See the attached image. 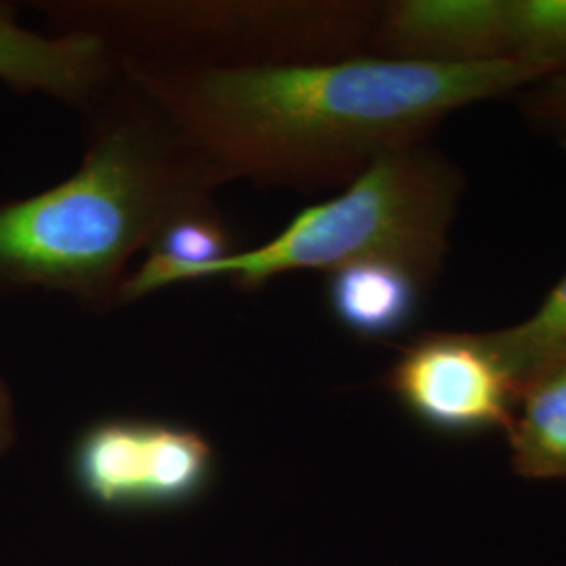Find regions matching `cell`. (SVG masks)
<instances>
[{
  "instance_id": "obj_1",
  "label": "cell",
  "mask_w": 566,
  "mask_h": 566,
  "mask_svg": "<svg viewBox=\"0 0 566 566\" xmlns=\"http://www.w3.org/2000/svg\"><path fill=\"white\" fill-rule=\"evenodd\" d=\"M221 185L346 187L472 103L546 76L523 61L465 65L353 55L254 70L118 61Z\"/></svg>"
},
{
  "instance_id": "obj_2",
  "label": "cell",
  "mask_w": 566,
  "mask_h": 566,
  "mask_svg": "<svg viewBox=\"0 0 566 566\" xmlns=\"http://www.w3.org/2000/svg\"><path fill=\"white\" fill-rule=\"evenodd\" d=\"M82 116L78 170L0 202V290L57 292L112 311L130 261L175 221L217 208L223 185L122 70Z\"/></svg>"
},
{
  "instance_id": "obj_3",
  "label": "cell",
  "mask_w": 566,
  "mask_h": 566,
  "mask_svg": "<svg viewBox=\"0 0 566 566\" xmlns=\"http://www.w3.org/2000/svg\"><path fill=\"white\" fill-rule=\"evenodd\" d=\"M380 2L44 0L51 34L95 36L118 61L254 70L364 55Z\"/></svg>"
},
{
  "instance_id": "obj_4",
  "label": "cell",
  "mask_w": 566,
  "mask_h": 566,
  "mask_svg": "<svg viewBox=\"0 0 566 566\" xmlns=\"http://www.w3.org/2000/svg\"><path fill=\"white\" fill-rule=\"evenodd\" d=\"M464 177L428 143L378 156L343 193L298 212L256 248L187 271L179 283L224 280L259 292L292 271H334L380 259L411 269L430 287L439 277Z\"/></svg>"
},
{
  "instance_id": "obj_5",
  "label": "cell",
  "mask_w": 566,
  "mask_h": 566,
  "mask_svg": "<svg viewBox=\"0 0 566 566\" xmlns=\"http://www.w3.org/2000/svg\"><path fill=\"white\" fill-rule=\"evenodd\" d=\"M67 476L86 504L114 516L181 512L217 485L219 453L193 426L105 416L74 437Z\"/></svg>"
},
{
  "instance_id": "obj_6",
  "label": "cell",
  "mask_w": 566,
  "mask_h": 566,
  "mask_svg": "<svg viewBox=\"0 0 566 566\" xmlns=\"http://www.w3.org/2000/svg\"><path fill=\"white\" fill-rule=\"evenodd\" d=\"M385 388L418 424L470 437L507 430L521 390L486 332H430L403 346Z\"/></svg>"
},
{
  "instance_id": "obj_7",
  "label": "cell",
  "mask_w": 566,
  "mask_h": 566,
  "mask_svg": "<svg viewBox=\"0 0 566 566\" xmlns=\"http://www.w3.org/2000/svg\"><path fill=\"white\" fill-rule=\"evenodd\" d=\"M365 53L441 65L507 60L506 0L380 2Z\"/></svg>"
},
{
  "instance_id": "obj_8",
  "label": "cell",
  "mask_w": 566,
  "mask_h": 566,
  "mask_svg": "<svg viewBox=\"0 0 566 566\" xmlns=\"http://www.w3.org/2000/svg\"><path fill=\"white\" fill-rule=\"evenodd\" d=\"M120 76L116 55L95 36L41 34L0 2V82L18 95H44L86 114Z\"/></svg>"
},
{
  "instance_id": "obj_9",
  "label": "cell",
  "mask_w": 566,
  "mask_h": 566,
  "mask_svg": "<svg viewBox=\"0 0 566 566\" xmlns=\"http://www.w3.org/2000/svg\"><path fill=\"white\" fill-rule=\"evenodd\" d=\"M428 285L403 264L369 259L327 273L334 319L361 340H386L416 322Z\"/></svg>"
},
{
  "instance_id": "obj_10",
  "label": "cell",
  "mask_w": 566,
  "mask_h": 566,
  "mask_svg": "<svg viewBox=\"0 0 566 566\" xmlns=\"http://www.w3.org/2000/svg\"><path fill=\"white\" fill-rule=\"evenodd\" d=\"M514 470L533 481H566V367L526 386L507 426Z\"/></svg>"
},
{
  "instance_id": "obj_11",
  "label": "cell",
  "mask_w": 566,
  "mask_h": 566,
  "mask_svg": "<svg viewBox=\"0 0 566 566\" xmlns=\"http://www.w3.org/2000/svg\"><path fill=\"white\" fill-rule=\"evenodd\" d=\"M506 361L521 395L542 374L566 367V275L521 324L486 332Z\"/></svg>"
},
{
  "instance_id": "obj_12",
  "label": "cell",
  "mask_w": 566,
  "mask_h": 566,
  "mask_svg": "<svg viewBox=\"0 0 566 566\" xmlns=\"http://www.w3.org/2000/svg\"><path fill=\"white\" fill-rule=\"evenodd\" d=\"M506 51L544 76L566 70V0H506Z\"/></svg>"
},
{
  "instance_id": "obj_13",
  "label": "cell",
  "mask_w": 566,
  "mask_h": 566,
  "mask_svg": "<svg viewBox=\"0 0 566 566\" xmlns=\"http://www.w3.org/2000/svg\"><path fill=\"white\" fill-rule=\"evenodd\" d=\"M535 84L525 103L528 118L549 130L566 133V70Z\"/></svg>"
},
{
  "instance_id": "obj_14",
  "label": "cell",
  "mask_w": 566,
  "mask_h": 566,
  "mask_svg": "<svg viewBox=\"0 0 566 566\" xmlns=\"http://www.w3.org/2000/svg\"><path fill=\"white\" fill-rule=\"evenodd\" d=\"M18 441V416H15V399L0 376V460L13 449Z\"/></svg>"
}]
</instances>
